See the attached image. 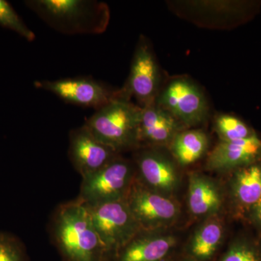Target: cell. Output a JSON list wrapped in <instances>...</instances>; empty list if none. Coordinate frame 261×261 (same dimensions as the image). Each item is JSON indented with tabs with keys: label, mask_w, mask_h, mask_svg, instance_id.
<instances>
[{
	"label": "cell",
	"mask_w": 261,
	"mask_h": 261,
	"mask_svg": "<svg viewBox=\"0 0 261 261\" xmlns=\"http://www.w3.org/2000/svg\"><path fill=\"white\" fill-rule=\"evenodd\" d=\"M49 230L65 261L108 260V252L94 228L88 207L78 198L57 207Z\"/></svg>",
	"instance_id": "1"
},
{
	"label": "cell",
	"mask_w": 261,
	"mask_h": 261,
	"mask_svg": "<svg viewBox=\"0 0 261 261\" xmlns=\"http://www.w3.org/2000/svg\"><path fill=\"white\" fill-rule=\"evenodd\" d=\"M25 4L58 32L67 34H99L110 19L104 3L92 0H30Z\"/></svg>",
	"instance_id": "2"
},
{
	"label": "cell",
	"mask_w": 261,
	"mask_h": 261,
	"mask_svg": "<svg viewBox=\"0 0 261 261\" xmlns=\"http://www.w3.org/2000/svg\"><path fill=\"white\" fill-rule=\"evenodd\" d=\"M142 108L120 96L97 110L84 125L105 145L121 154L140 147L139 129Z\"/></svg>",
	"instance_id": "3"
},
{
	"label": "cell",
	"mask_w": 261,
	"mask_h": 261,
	"mask_svg": "<svg viewBox=\"0 0 261 261\" xmlns=\"http://www.w3.org/2000/svg\"><path fill=\"white\" fill-rule=\"evenodd\" d=\"M136 177L134 161L120 154L101 169L82 178L78 199L89 206L125 200Z\"/></svg>",
	"instance_id": "4"
},
{
	"label": "cell",
	"mask_w": 261,
	"mask_h": 261,
	"mask_svg": "<svg viewBox=\"0 0 261 261\" xmlns=\"http://www.w3.org/2000/svg\"><path fill=\"white\" fill-rule=\"evenodd\" d=\"M87 206L108 257L142 230L130 212L126 200Z\"/></svg>",
	"instance_id": "5"
},
{
	"label": "cell",
	"mask_w": 261,
	"mask_h": 261,
	"mask_svg": "<svg viewBox=\"0 0 261 261\" xmlns=\"http://www.w3.org/2000/svg\"><path fill=\"white\" fill-rule=\"evenodd\" d=\"M125 200L142 230H161L179 216L176 200L145 186L137 177Z\"/></svg>",
	"instance_id": "6"
},
{
	"label": "cell",
	"mask_w": 261,
	"mask_h": 261,
	"mask_svg": "<svg viewBox=\"0 0 261 261\" xmlns=\"http://www.w3.org/2000/svg\"><path fill=\"white\" fill-rule=\"evenodd\" d=\"M155 102L185 127L201 124L208 116L209 108L203 92L188 79H174L170 82L159 92Z\"/></svg>",
	"instance_id": "7"
},
{
	"label": "cell",
	"mask_w": 261,
	"mask_h": 261,
	"mask_svg": "<svg viewBox=\"0 0 261 261\" xmlns=\"http://www.w3.org/2000/svg\"><path fill=\"white\" fill-rule=\"evenodd\" d=\"M34 84L37 88L56 94L65 102L94 108L96 111L121 95V89L115 90L89 77L38 81Z\"/></svg>",
	"instance_id": "8"
},
{
	"label": "cell",
	"mask_w": 261,
	"mask_h": 261,
	"mask_svg": "<svg viewBox=\"0 0 261 261\" xmlns=\"http://www.w3.org/2000/svg\"><path fill=\"white\" fill-rule=\"evenodd\" d=\"M159 65L147 39L141 37L136 47L129 75L121 89L123 97H134L142 108L155 102L160 90Z\"/></svg>",
	"instance_id": "9"
},
{
	"label": "cell",
	"mask_w": 261,
	"mask_h": 261,
	"mask_svg": "<svg viewBox=\"0 0 261 261\" xmlns=\"http://www.w3.org/2000/svg\"><path fill=\"white\" fill-rule=\"evenodd\" d=\"M135 151L137 179L151 190L171 197L179 185L174 163L159 147H141Z\"/></svg>",
	"instance_id": "10"
},
{
	"label": "cell",
	"mask_w": 261,
	"mask_h": 261,
	"mask_svg": "<svg viewBox=\"0 0 261 261\" xmlns=\"http://www.w3.org/2000/svg\"><path fill=\"white\" fill-rule=\"evenodd\" d=\"M178 239L161 230H141L108 261H166L178 253Z\"/></svg>",
	"instance_id": "11"
},
{
	"label": "cell",
	"mask_w": 261,
	"mask_h": 261,
	"mask_svg": "<svg viewBox=\"0 0 261 261\" xmlns=\"http://www.w3.org/2000/svg\"><path fill=\"white\" fill-rule=\"evenodd\" d=\"M120 154L98 140L85 125L70 132L68 158L82 178L101 169Z\"/></svg>",
	"instance_id": "12"
},
{
	"label": "cell",
	"mask_w": 261,
	"mask_h": 261,
	"mask_svg": "<svg viewBox=\"0 0 261 261\" xmlns=\"http://www.w3.org/2000/svg\"><path fill=\"white\" fill-rule=\"evenodd\" d=\"M261 160V140L255 134L250 138L221 141L209 154L206 168L226 172L258 162Z\"/></svg>",
	"instance_id": "13"
},
{
	"label": "cell",
	"mask_w": 261,
	"mask_h": 261,
	"mask_svg": "<svg viewBox=\"0 0 261 261\" xmlns=\"http://www.w3.org/2000/svg\"><path fill=\"white\" fill-rule=\"evenodd\" d=\"M184 128L174 116L156 102L144 106L139 129L140 147L169 146Z\"/></svg>",
	"instance_id": "14"
},
{
	"label": "cell",
	"mask_w": 261,
	"mask_h": 261,
	"mask_svg": "<svg viewBox=\"0 0 261 261\" xmlns=\"http://www.w3.org/2000/svg\"><path fill=\"white\" fill-rule=\"evenodd\" d=\"M224 224L216 216L199 226L181 252L193 261H214L224 241Z\"/></svg>",
	"instance_id": "15"
},
{
	"label": "cell",
	"mask_w": 261,
	"mask_h": 261,
	"mask_svg": "<svg viewBox=\"0 0 261 261\" xmlns=\"http://www.w3.org/2000/svg\"><path fill=\"white\" fill-rule=\"evenodd\" d=\"M223 196L217 185L205 175L191 173L189 178L188 207L197 217H213L219 213Z\"/></svg>",
	"instance_id": "16"
},
{
	"label": "cell",
	"mask_w": 261,
	"mask_h": 261,
	"mask_svg": "<svg viewBox=\"0 0 261 261\" xmlns=\"http://www.w3.org/2000/svg\"><path fill=\"white\" fill-rule=\"evenodd\" d=\"M233 172L231 197L237 205L246 213L261 197V162L252 163Z\"/></svg>",
	"instance_id": "17"
},
{
	"label": "cell",
	"mask_w": 261,
	"mask_h": 261,
	"mask_svg": "<svg viewBox=\"0 0 261 261\" xmlns=\"http://www.w3.org/2000/svg\"><path fill=\"white\" fill-rule=\"evenodd\" d=\"M208 137L201 130H183L169 145L173 158L181 166L197 162L208 148Z\"/></svg>",
	"instance_id": "18"
},
{
	"label": "cell",
	"mask_w": 261,
	"mask_h": 261,
	"mask_svg": "<svg viewBox=\"0 0 261 261\" xmlns=\"http://www.w3.org/2000/svg\"><path fill=\"white\" fill-rule=\"evenodd\" d=\"M214 261H261V242L250 238L235 239Z\"/></svg>",
	"instance_id": "19"
},
{
	"label": "cell",
	"mask_w": 261,
	"mask_h": 261,
	"mask_svg": "<svg viewBox=\"0 0 261 261\" xmlns=\"http://www.w3.org/2000/svg\"><path fill=\"white\" fill-rule=\"evenodd\" d=\"M215 128L221 141H236L250 138L255 133L243 121L230 115H220Z\"/></svg>",
	"instance_id": "20"
},
{
	"label": "cell",
	"mask_w": 261,
	"mask_h": 261,
	"mask_svg": "<svg viewBox=\"0 0 261 261\" xmlns=\"http://www.w3.org/2000/svg\"><path fill=\"white\" fill-rule=\"evenodd\" d=\"M0 25L19 34L29 42H33L36 35L24 23L14 8L5 0H0Z\"/></svg>",
	"instance_id": "21"
},
{
	"label": "cell",
	"mask_w": 261,
	"mask_h": 261,
	"mask_svg": "<svg viewBox=\"0 0 261 261\" xmlns=\"http://www.w3.org/2000/svg\"><path fill=\"white\" fill-rule=\"evenodd\" d=\"M20 244L13 237L0 233V261H24Z\"/></svg>",
	"instance_id": "22"
},
{
	"label": "cell",
	"mask_w": 261,
	"mask_h": 261,
	"mask_svg": "<svg viewBox=\"0 0 261 261\" xmlns=\"http://www.w3.org/2000/svg\"><path fill=\"white\" fill-rule=\"evenodd\" d=\"M250 224L261 231V197L255 205L245 213Z\"/></svg>",
	"instance_id": "23"
},
{
	"label": "cell",
	"mask_w": 261,
	"mask_h": 261,
	"mask_svg": "<svg viewBox=\"0 0 261 261\" xmlns=\"http://www.w3.org/2000/svg\"><path fill=\"white\" fill-rule=\"evenodd\" d=\"M166 261H193L191 260V259L189 258L187 256H185V255L181 253V252H178L176 255H173V256L170 257L168 260Z\"/></svg>",
	"instance_id": "24"
}]
</instances>
